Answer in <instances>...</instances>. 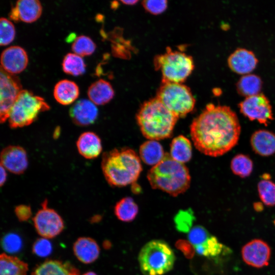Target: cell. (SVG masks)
<instances>
[{"instance_id":"1","label":"cell","mask_w":275,"mask_h":275,"mask_svg":"<svg viewBox=\"0 0 275 275\" xmlns=\"http://www.w3.org/2000/svg\"><path fill=\"white\" fill-rule=\"evenodd\" d=\"M190 133L195 147L205 155L217 157L238 142L240 125L230 107L209 103L193 121Z\"/></svg>"},{"instance_id":"2","label":"cell","mask_w":275,"mask_h":275,"mask_svg":"<svg viewBox=\"0 0 275 275\" xmlns=\"http://www.w3.org/2000/svg\"><path fill=\"white\" fill-rule=\"evenodd\" d=\"M101 168L112 186L123 187L134 183L142 171L140 157L131 149H114L102 155Z\"/></svg>"},{"instance_id":"3","label":"cell","mask_w":275,"mask_h":275,"mask_svg":"<svg viewBox=\"0 0 275 275\" xmlns=\"http://www.w3.org/2000/svg\"><path fill=\"white\" fill-rule=\"evenodd\" d=\"M178 119L156 97L145 102L136 116L143 135L155 141L171 137Z\"/></svg>"},{"instance_id":"4","label":"cell","mask_w":275,"mask_h":275,"mask_svg":"<svg viewBox=\"0 0 275 275\" xmlns=\"http://www.w3.org/2000/svg\"><path fill=\"white\" fill-rule=\"evenodd\" d=\"M147 177L153 188L174 197L186 191L190 183L188 168L173 159L169 153H166L163 158L150 169Z\"/></svg>"},{"instance_id":"5","label":"cell","mask_w":275,"mask_h":275,"mask_svg":"<svg viewBox=\"0 0 275 275\" xmlns=\"http://www.w3.org/2000/svg\"><path fill=\"white\" fill-rule=\"evenodd\" d=\"M138 260L144 275H162L173 268L175 256L166 241L155 239L148 242L143 246Z\"/></svg>"},{"instance_id":"6","label":"cell","mask_w":275,"mask_h":275,"mask_svg":"<svg viewBox=\"0 0 275 275\" xmlns=\"http://www.w3.org/2000/svg\"><path fill=\"white\" fill-rule=\"evenodd\" d=\"M155 69L160 71L162 82L182 83L194 68L193 58L184 52L168 49L155 58Z\"/></svg>"},{"instance_id":"7","label":"cell","mask_w":275,"mask_h":275,"mask_svg":"<svg viewBox=\"0 0 275 275\" xmlns=\"http://www.w3.org/2000/svg\"><path fill=\"white\" fill-rule=\"evenodd\" d=\"M50 107L44 99L26 90H22L14 103L8 118L10 126L12 128L30 125L42 112L49 110Z\"/></svg>"},{"instance_id":"8","label":"cell","mask_w":275,"mask_h":275,"mask_svg":"<svg viewBox=\"0 0 275 275\" xmlns=\"http://www.w3.org/2000/svg\"><path fill=\"white\" fill-rule=\"evenodd\" d=\"M156 97L178 118L186 116L195 105L190 88L182 83L162 82Z\"/></svg>"},{"instance_id":"9","label":"cell","mask_w":275,"mask_h":275,"mask_svg":"<svg viewBox=\"0 0 275 275\" xmlns=\"http://www.w3.org/2000/svg\"><path fill=\"white\" fill-rule=\"evenodd\" d=\"M47 200L33 218L35 228L42 237L49 239L59 235L64 228L62 218L54 209L48 208Z\"/></svg>"},{"instance_id":"10","label":"cell","mask_w":275,"mask_h":275,"mask_svg":"<svg viewBox=\"0 0 275 275\" xmlns=\"http://www.w3.org/2000/svg\"><path fill=\"white\" fill-rule=\"evenodd\" d=\"M22 87L19 78L6 72L1 67L0 72V118L4 123L8 119L11 109Z\"/></svg>"},{"instance_id":"11","label":"cell","mask_w":275,"mask_h":275,"mask_svg":"<svg viewBox=\"0 0 275 275\" xmlns=\"http://www.w3.org/2000/svg\"><path fill=\"white\" fill-rule=\"evenodd\" d=\"M240 111L251 120H257L267 125L272 119L271 106L267 98L263 94L246 97L239 104Z\"/></svg>"},{"instance_id":"12","label":"cell","mask_w":275,"mask_h":275,"mask_svg":"<svg viewBox=\"0 0 275 275\" xmlns=\"http://www.w3.org/2000/svg\"><path fill=\"white\" fill-rule=\"evenodd\" d=\"M241 255L245 263L254 267L261 268L268 264L271 250L266 242L255 239L242 247Z\"/></svg>"},{"instance_id":"13","label":"cell","mask_w":275,"mask_h":275,"mask_svg":"<svg viewBox=\"0 0 275 275\" xmlns=\"http://www.w3.org/2000/svg\"><path fill=\"white\" fill-rule=\"evenodd\" d=\"M1 165L6 170L15 174H21L28 166L25 150L18 146H9L1 154Z\"/></svg>"},{"instance_id":"14","label":"cell","mask_w":275,"mask_h":275,"mask_svg":"<svg viewBox=\"0 0 275 275\" xmlns=\"http://www.w3.org/2000/svg\"><path fill=\"white\" fill-rule=\"evenodd\" d=\"M1 68L14 75L21 72L28 64V57L25 50L19 46H12L5 49L1 57Z\"/></svg>"},{"instance_id":"15","label":"cell","mask_w":275,"mask_h":275,"mask_svg":"<svg viewBox=\"0 0 275 275\" xmlns=\"http://www.w3.org/2000/svg\"><path fill=\"white\" fill-rule=\"evenodd\" d=\"M98 111L91 100L80 99L71 107L69 115L76 125L86 126L93 124L98 117Z\"/></svg>"},{"instance_id":"16","label":"cell","mask_w":275,"mask_h":275,"mask_svg":"<svg viewBox=\"0 0 275 275\" xmlns=\"http://www.w3.org/2000/svg\"><path fill=\"white\" fill-rule=\"evenodd\" d=\"M258 60L255 54L245 48H239L232 52L228 59L230 69L239 74H247L256 67Z\"/></svg>"},{"instance_id":"17","label":"cell","mask_w":275,"mask_h":275,"mask_svg":"<svg viewBox=\"0 0 275 275\" xmlns=\"http://www.w3.org/2000/svg\"><path fill=\"white\" fill-rule=\"evenodd\" d=\"M73 253L76 258L84 264H90L95 261L100 254V248L92 238L81 237L74 243Z\"/></svg>"},{"instance_id":"18","label":"cell","mask_w":275,"mask_h":275,"mask_svg":"<svg viewBox=\"0 0 275 275\" xmlns=\"http://www.w3.org/2000/svg\"><path fill=\"white\" fill-rule=\"evenodd\" d=\"M79 270L69 262L48 260L37 266L31 275H79Z\"/></svg>"},{"instance_id":"19","label":"cell","mask_w":275,"mask_h":275,"mask_svg":"<svg viewBox=\"0 0 275 275\" xmlns=\"http://www.w3.org/2000/svg\"><path fill=\"white\" fill-rule=\"evenodd\" d=\"M76 146L79 154L87 159L97 157L102 149L100 138L91 131L81 134L76 142Z\"/></svg>"},{"instance_id":"20","label":"cell","mask_w":275,"mask_h":275,"mask_svg":"<svg viewBox=\"0 0 275 275\" xmlns=\"http://www.w3.org/2000/svg\"><path fill=\"white\" fill-rule=\"evenodd\" d=\"M251 143L254 151L262 156L275 152V134L265 130H259L252 135Z\"/></svg>"},{"instance_id":"21","label":"cell","mask_w":275,"mask_h":275,"mask_svg":"<svg viewBox=\"0 0 275 275\" xmlns=\"http://www.w3.org/2000/svg\"><path fill=\"white\" fill-rule=\"evenodd\" d=\"M88 95L90 100L95 105H103L113 99L114 91L108 81L100 79L89 87Z\"/></svg>"},{"instance_id":"22","label":"cell","mask_w":275,"mask_h":275,"mask_svg":"<svg viewBox=\"0 0 275 275\" xmlns=\"http://www.w3.org/2000/svg\"><path fill=\"white\" fill-rule=\"evenodd\" d=\"M19 20L31 23L37 20L42 13V6L37 0H19L14 7Z\"/></svg>"},{"instance_id":"23","label":"cell","mask_w":275,"mask_h":275,"mask_svg":"<svg viewBox=\"0 0 275 275\" xmlns=\"http://www.w3.org/2000/svg\"><path fill=\"white\" fill-rule=\"evenodd\" d=\"M53 95L56 100L60 104L68 105L78 97L79 88L74 81L63 79L56 85Z\"/></svg>"},{"instance_id":"24","label":"cell","mask_w":275,"mask_h":275,"mask_svg":"<svg viewBox=\"0 0 275 275\" xmlns=\"http://www.w3.org/2000/svg\"><path fill=\"white\" fill-rule=\"evenodd\" d=\"M139 154L144 163L155 166L163 158L166 153L162 146L157 141L148 140L141 145Z\"/></svg>"},{"instance_id":"25","label":"cell","mask_w":275,"mask_h":275,"mask_svg":"<svg viewBox=\"0 0 275 275\" xmlns=\"http://www.w3.org/2000/svg\"><path fill=\"white\" fill-rule=\"evenodd\" d=\"M170 155L179 162L184 163L189 161L192 157L190 141L182 135L176 136L171 143Z\"/></svg>"},{"instance_id":"26","label":"cell","mask_w":275,"mask_h":275,"mask_svg":"<svg viewBox=\"0 0 275 275\" xmlns=\"http://www.w3.org/2000/svg\"><path fill=\"white\" fill-rule=\"evenodd\" d=\"M28 269V264L16 257L0 256V275H26Z\"/></svg>"},{"instance_id":"27","label":"cell","mask_w":275,"mask_h":275,"mask_svg":"<svg viewBox=\"0 0 275 275\" xmlns=\"http://www.w3.org/2000/svg\"><path fill=\"white\" fill-rule=\"evenodd\" d=\"M139 212V207L131 197H125L119 201L114 208V213L120 221L130 222L134 219Z\"/></svg>"},{"instance_id":"28","label":"cell","mask_w":275,"mask_h":275,"mask_svg":"<svg viewBox=\"0 0 275 275\" xmlns=\"http://www.w3.org/2000/svg\"><path fill=\"white\" fill-rule=\"evenodd\" d=\"M262 87L260 77L254 74H247L242 76L237 83L239 93L246 97L259 93Z\"/></svg>"},{"instance_id":"29","label":"cell","mask_w":275,"mask_h":275,"mask_svg":"<svg viewBox=\"0 0 275 275\" xmlns=\"http://www.w3.org/2000/svg\"><path fill=\"white\" fill-rule=\"evenodd\" d=\"M63 70L67 74L77 76L86 71V65L82 58L75 54H67L62 62Z\"/></svg>"},{"instance_id":"30","label":"cell","mask_w":275,"mask_h":275,"mask_svg":"<svg viewBox=\"0 0 275 275\" xmlns=\"http://www.w3.org/2000/svg\"><path fill=\"white\" fill-rule=\"evenodd\" d=\"M225 246L221 243L217 238L210 236L204 243L195 246L196 252L199 255L213 258L219 255L224 251Z\"/></svg>"},{"instance_id":"31","label":"cell","mask_w":275,"mask_h":275,"mask_svg":"<svg viewBox=\"0 0 275 275\" xmlns=\"http://www.w3.org/2000/svg\"><path fill=\"white\" fill-rule=\"evenodd\" d=\"M253 167L252 160L248 156L243 154L236 155L231 162V168L233 173L243 178L251 174Z\"/></svg>"},{"instance_id":"32","label":"cell","mask_w":275,"mask_h":275,"mask_svg":"<svg viewBox=\"0 0 275 275\" xmlns=\"http://www.w3.org/2000/svg\"><path fill=\"white\" fill-rule=\"evenodd\" d=\"M194 212L191 209L181 210L176 214L174 221L176 230L182 233H188L191 229L195 220Z\"/></svg>"},{"instance_id":"33","label":"cell","mask_w":275,"mask_h":275,"mask_svg":"<svg viewBox=\"0 0 275 275\" xmlns=\"http://www.w3.org/2000/svg\"><path fill=\"white\" fill-rule=\"evenodd\" d=\"M96 49V45L92 40L86 36H79L74 41L72 50L79 56H86L92 54Z\"/></svg>"},{"instance_id":"34","label":"cell","mask_w":275,"mask_h":275,"mask_svg":"<svg viewBox=\"0 0 275 275\" xmlns=\"http://www.w3.org/2000/svg\"><path fill=\"white\" fill-rule=\"evenodd\" d=\"M258 190L261 201L267 206L275 205V184L270 180H263L258 184Z\"/></svg>"},{"instance_id":"35","label":"cell","mask_w":275,"mask_h":275,"mask_svg":"<svg viewBox=\"0 0 275 275\" xmlns=\"http://www.w3.org/2000/svg\"><path fill=\"white\" fill-rule=\"evenodd\" d=\"M15 30L13 24L6 18L0 19V44L2 46L10 44L14 40Z\"/></svg>"},{"instance_id":"36","label":"cell","mask_w":275,"mask_h":275,"mask_svg":"<svg viewBox=\"0 0 275 275\" xmlns=\"http://www.w3.org/2000/svg\"><path fill=\"white\" fill-rule=\"evenodd\" d=\"M1 243L3 249L9 253L18 252L22 245L20 237L14 233L6 234L2 239Z\"/></svg>"},{"instance_id":"37","label":"cell","mask_w":275,"mask_h":275,"mask_svg":"<svg viewBox=\"0 0 275 275\" xmlns=\"http://www.w3.org/2000/svg\"><path fill=\"white\" fill-rule=\"evenodd\" d=\"M187 236L188 240L195 246L204 243L210 235L204 227L197 225L190 230Z\"/></svg>"},{"instance_id":"38","label":"cell","mask_w":275,"mask_h":275,"mask_svg":"<svg viewBox=\"0 0 275 275\" xmlns=\"http://www.w3.org/2000/svg\"><path fill=\"white\" fill-rule=\"evenodd\" d=\"M52 251V246L50 241L44 237L38 238L34 242L32 247L33 253L40 257L48 256Z\"/></svg>"},{"instance_id":"39","label":"cell","mask_w":275,"mask_h":275,"mask_svg":"<svg viewBox=\"0 0 275 275\" xmlns=\"http://www.w3.org/2000/svg\"><path fill=\"white\" fill-rule=\"evenodd\" d=\"M168 2L161 1H144L142 5L145 9L148 12L157 15L163 12L167 8Z\"/></svg>"},{"instance_id":"40","label":"cell","mask_w":275,"mask_h":275,"mask_svg":"<svg viewBox=\"0 0 275 275\" xmlns=\"http://www.w3.org/2000/svg\"><path fill=\"white\" fill-rule=\"evenodd\" d=\"M175 246L186 258L191 259L194 256L196 253L194 246L188 240L179 239L176 242Z\"/></svg>"},{"instance_id":"41","label":"cell","mask_w":275,"mask_h":275,"mask_svg":"<svg viewBox=\"0 0 275 275\" xmlns=\"http://www.w3.org/2000/svg\"><path fill=\"white\" fill-rule=\"evenodd\" d=\"M15 213L20 222L27 221L32 216L31 207L26 205L17 206L14 210Z\"/></svg>"},{"instance_id":"42","label":"cell","mask_w":275,"mask_h":275,"mask_svg":"<svg viewBox=\"0 0 275 275\" xmlns=\"http://www.w3.org/2000/svg\"><path fill=\"white\" fill-rule=\"evenodd\" d=\"M6 169L2 165H1V186H2L7 180Z\"/></svg>"},{"instance_id":"43","label":"cell","mask_w":275,"mask_h":275,"mask_svg":"<svg viewBox=\"0 0 275 275\" xmlns=\"http://www.w3.org/2000/svg\"><path fill=\"white\" fill-rule=\"evenodd\" d=\"M121 2L126 5H134L138 2V1H122Z\"/></svg>"},{"instance_id":"44","label":"cell","mask_w":275,"mask_h":275,"mask_svg":"<svg viewBox=\"0 0 275 275\" xmlns=\"http://www.w3.org/2000/svg\"><path fill=\"white\" fill-rule=\"evenodd\" d=\"M82 275H97L96 273L93 271H88L84 273Z\"/></svg>"}]
</instances>
